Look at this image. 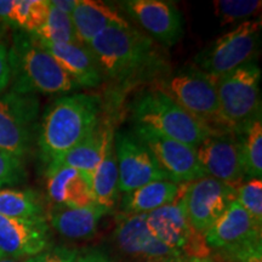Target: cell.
I'll return each mask as SVG.
<instances>
[{
    "instance_id": "6da1fadb",
    "label": "cell",
    "mask_w": 262,
    "mask_h": 262,
    "mask_svg": "<svg viewBox=\"0 0 262 262\" xmlns=\"http://www.w3.org/2000/svg\"><path fill=\"white\" fill-rule=\"evenodd\" d=\"M101 113V98L85 93L63 95L47 108L37 133L39 157L45 170L100 125Z\"/></svg>"
},
{
    "instance_id": "7a4b0ae2",
    "label": "cell",
    "mask_w": 262,
    "mask_h": 262,
    "mask_svg": "<svg viewBox=\"0 0 262 262\" xmlns=\"http://www.w3.org/2000/svg\"><path fill=\"white\" fill-rule=\"evenodd\" d=\"M88 48L93 52L102 78L118 84L152 78L164 66L155 40L131 26L106 29Z\"/></svg>"
},
{
    "instance_id": "3957f363",
    "label": "cell",
    "mask_w": 262,
    "mask_h": 262,
    "mask_svg": "<svg viewBox=\"0 0 262 262\" xmlns=\"http://www.w3.org/2000/svg\"><path fill=\"white\" fill-rule=\"evenodd\" d=\"M11 91L32 95H67L80 89L31 33L16 29L9 48Z\"/></svg>"
},
{
    "instance_id": "277c9868",
    "label": "cell",
    "mask_w": 262,
    "mask_h": 262,
    "mask_svg": "<svg viewBox=\"0 0 262 262\" xmlns=\"http://www.w3.org/2000/svg\"><path fill=\"white\" fill-rule=\"evenodd\" d=\"M134 125L145 126L196 148L210 134H216L176 104L163 91L145 90L131 103Z\"/></svg>"
},
{
    "instance_id": "5b68a950",
    "label": "cell",
    "mask_w": 262,
    "mask_h": 262,
    "mask_svg": "<svg viewBox=\"0 0 262 262\" xmlns=\"http://www.w3.org/2000/svg\"><path fill=\"white\" fill-rule=\"evenodd\" d=\"M155 89L168 95L183 111L214 133H225L221 127L228 131L220 117L216 78L195 66L166 75L155 85Z\"/></svg>"
},
{
    "instance_id": "8992f818",
    "label": "cell",
    "mask_w": 262,
    "mask_h": 262,
    "mask_svg": "<svg viewBox=\"0 0 262 262\" xmlns=\"http://www.w3.org/2000/svg\"><path fill=\"white\" fill-rule=\"evenodd\" d=\"M261 70L250 62L216 78L220 117L226 129L239 133L261 117Z\"/></svg>"
},
{
    "instance_id": "52a82bcc",
    "label": "cell",
    "mask_w": 262,
    "mask_h": 262,
    "mask_svg": "<svg viewBox=\"0 0 262 262\" xmlns=\"http://www.w3.org/2000/svg\"><path fill=\"white\" fill-rule=\"evenodd\" d=\"M261 42V21L248 19L217 38L194 58V66L219 78L242 66L255 62Z\"/></svg>"
},
{
    "instance_id": "ba28073f",
    "label": "cell",
    "mask_w": 262,
    "mask_h": 262,
    "mask_svg": "<svg viewBox=\"0 0 262 262\" xmlns=\"http://www.w3.org/2000/svg\"><path fill=\"white\" fill-rule=\"evenodd\" d=\"M146 222L157 241L179 253L187 262L210 260L211 249L206 244L204 234L193 227L186 215L181 189L171 204L146 214Z\"/></svg>"
},
{
    "instance_id": "9c48e42d",
    "label": "cell",
    "mask_w": 262,
    "mask_h": 262,
    "mask_svg": "<svg viewBox=\"0 0 262 262\" xmlns=\"http://www.w3.org/2000/svg\"><path fill=\"white\" fill-rule=\"evenodd\" d=\"M39 98L37 95L10 90L0 95V150L24 159L38 133Z\"/></svg>"
},
{
    "instance_id": "30bf717a",
    "label": "cell",
    "mask_w": 262,
    "mask_h": 262,
    "mask_svg": "<svg viewBox=\"0 0 262 262\" xmlns=\"http://www.w3.org/2000/svg\"><path fill=\"white\" fill-rule=\"evenodd\" d=\"M181 198L188 221L205 234L237 199V189L219 180L205 178L181 183Z\"/></svg>"
},
{
    "instance_id": "8fae6325",
    "label": "cell",
    "mask_w": 262,
    "mask_h": 262,
    "mask_svg": "<svg viewBox=\"0 0 262 262\" xmlns=\"http://www.w3.org/2000/svg\"><path fill=\"white\" fill-rule=\"evenodd\" d=\"M119 192L127 193L147 183L168 180L155 156L133 131H117L113 139Z\"/></svg>"
},
{
    "instance_id": "7c38bea8",
    "label": "cell",
    "mask_w": 262,
    "mask_h": 262,
    "mask_svg": "<svg viewBox=\"0 0 262 262\" xmlns=\"http://www.w3.org/2000/svg\"><path fill=\"white\" fill-rule=\"evenodd\" d=\"M133 133L148 147L169 181L181 185L205 178L195 148L145 126L135 125Z\"/></svg>"
},
{
    "instance_id": "4fadbf2b",
    "label": "cell",
    "mask_w": 262,
    "mask_h": 262,
    "mask_svg": "<svg viewBox=\"0 0 262 262\" xmlns=\"http://www.w3.org/2000/svg\"><path fill=\"white\" fill-rule=\"evenodd\" d=\"M195 153L205 176L235 189L243 183L245 175L237 134L231 131L210 134L196 147Z\"/></svg>"
},
{
    "instance_id": "5bb4252c",
    "label": "cell",
    "mask_w": 262,
    "mask_h": 262,
    "mask_svg": "<svg viewBox=\"0 0 262 262\" xmlns=\"http://www.w3.org/2000/svg\"><path fill=\"white\" fill-rule=\"evenodd\" d=\"M113 237L118 248L131 257L149 262H187L153 237L147 227L146 214H118Z\"/></svg>"
},
{
    "instance_id": "9a60e30c",
    "label": "cell",
    "mask_w": 262,
    "mask_h": 262,
    "mask_svg": "<svg viewBox=\"0 0 262 262\" xmlns=\"http://www.w3.org/2000/svg\"><path fill=\"white\" fill-rule=\"evenodd\" d=\"M120 6L153 40L170 48L181 40L185 21L178 6L165 0H126Z\"/></svg>"
},
{
    "instance_id": "2e32d148",
    "label": "cell",
    "mask_w": 262,
    "mask_h": 262,
    "mask_svg": "<svg viewBox=\"0 0 262 262\" xmlns=\"http://www.w3.org/2000/svg\"><path fill=\"white\" fill-rule=\"evenodd\" d=\"M51 247L47 219H14L0 215V251L8 257L34 256Z\"/></svg>"
},
{
    "instance_id": "e0dca14e",
    "label": "cell",
    "mask_w": 262,
    "mask_h": 262,
    "mask_svg": "<svg viewBox=\"0 0 262 262\" xmlns=\"http://www.w3.org/2000/svg\"><path fill=\"white\" fill-rule=\"evenodd\" d=\"M214 250H226L261 239V226L253 220L237 201L232 202L217 221L204 234Z\"/></svg>"
},
{
    "instance_id": "ac0fdd59",
    "label": "cell",
    "mask_w": 262,
    "mask_h": 262,
    "mask_svg": "<svg viewBox=\"0 0 262 262\" xmlns=\"http://www.w3.org/2000/svg\"><path fill=\"white\" fill-rule=\"evenodd\" d=\"M45 175L48 195L57 206L84 208L95 203L90 173L61 166L45 172Z\"/></svg>"
},
{
    "instance_id": "d6986e66",
    "label": "cell",
    "mask_w": 262,
    "mask_h": 262,
    "mask_svg": "<svg viewBox=\"0 0 262 262\" xmlns=\"http://www.w3.org/2000/svg\"><path fill=\"white\" fill-rule=\"evenodd\" d=\"M111 212L113 210L96 203L84 208L56 205L49 212V222L62 237L71 241H85L94 237L100 221Z\"/></svg>"
},
{
    "instance_id": "ffe728a7",
    "label": "cell",
    "mask_w": 262,
    "mask_h": 262,
    "mask_svg": "<svg viewBox=\"0 0 262 262\" xmlns=\"http://www.w3.org/2000/svg\"><path fill=\"white\" fill-rule=\"evenodd\" d=\"M71 18L78 40L84 45L108 28L130 26L114 6L95 0H78Z\"/></svg>"
},
{
    "instance_id": "44dd1931",
    "label": "cell",
    "mask_w": 262,
    "mask_h": 262,
    "mask_svg": "<svg viewBox=\"0 0 262 262\" xmlns=\"http://www.w3.org/2000/svg\"><path fill=\"white\" fill-rule=\"evenodd\" d=\"M41 45L79 88H97L102 83V74L88 45H54L48 42H41Z\"/></svg>"
},
{
    "instance_id": "7402d4cb",
    "label": "cell",
    "mask_w": 262,
    "mask_h": 262,
    "mask_svg": "<svg viewBox=\"0 0 262 262\" xmlns=\"http://www.w3.org/2000/svg\"><path fill=\"white\" fill-rule=\"evenodd\" d=\"M114 130L113 127L107 126L104 135L102 156L97 166L91 172V192L96 204L113 210L119 196V187H118V164L114 152Z\"/></svg>"
},
{
    "instance_id": "603a6c76",
    "label": "cell",
    "mask_w": 262,
    "mask_h": 262,
    "mask_svg": "<svg viewBox=\"0 0 262 262\" xmlns=\"http://www.w3.org/2000/svg\"><path fill=\"white\" fill-rule=\"evenodd\" d=\"M181 186L169 180H159L124 193L122 209L125 214H149L171 204L180 195Z\"/></svg>"
},
{
    "instance_id": "cb8c5ba5",
    "label": "cell",
    "mask_w": 262,
    "mask_h": 262,
    "mask_svg": "<svg viewBox=\"0 0 262 262\" xmlns=\"http://www.w3.org/2000/svg\"><path fill=\"white\" fill-rule=\"evenodd\" d=\"M106 130L107 126H102L100 124L86 139L81 141L79 145L72 148L70 152L66 153L55 165L45 170V172L64 166V168L79 170L81 172L91 175L102 156Z\"/></svg>"
},
{
    "instance_id": "d4e9b609",
    "label": "cell",
    "mask_w": 262,
    "mask_h": 262,
    "mask_svg": "<svg viewBox=\"0 0 262 262\" xmlns=\"http://www.w3.org/2000/svg\"><path fill=\"white\" fill-rule=\"evenodd\" d=\"M0 215L14 219L44 217V206L37 192L32 189H0Z\"/></svg>"
},
{
    "instance_id": "484cf974",
    "label": "cell",
    "mask_w": 262,
    "mask_h": 262,
    "mask_svg": "<svg viewBox=\"0 0 262 262\" xmlns=\"http://www.w3.org/2000/svg\"><path fill=\"white\" fill-rule=\"evenodd\" d=\"M235 134V133H234ZM241 143L245 179H261L262 175V123L257 117L237 133Z\"/></svg>"
},
{
    "instance_id": "4316f807",
    "label": "cell",
    "mask_w": 262,
    "mask_h": 262,
    "mask_svg": "<svg viewBox=\"0 0 262 262\" xmlns=\"http://www.w3.org/2000/svg\"><path fill=\"white\" fill-rule=\"evenodd\" d=\"M41 42L54 45L80 44L77 38L71 15L64 14L51 5L49 0V15L45 25L35 33H31Z\"/></svg>"
},
{
    "instance_id": "83f0119b",
    "label": "cell",
    "mask_w": 262,
    "mask_h": 262,
    "mask_svg": "<svg viewBox=\"0 0 262 262\" xmlns=\"http://www.w3.org/2000/svg\"><path fill=\"white\" fill-rule=\"evenodd\" d=\"M49 15V0H15L14 27L35 33L45 25Z\"/></svg>"
},
{
    "instance_id": "f1b7e54d",
    "label": "cell",
    "mask_w": 262,
    "mask_h": 262,
    "mask_svg": "<svg viewBox=\"0 0 262 262\" xmlns=\"http://www.w3.org/2000/svg\"><path fill=\"white\" fill-rule=\"evenodd\" d=\"M216 15L221 19V25L242 21L260 14L262 2L260 0H220L214 3Z\"/></svg>"
},
{
    "instance_id": "f546056e",
    "label": "cell",
    "mask_w": 262,
    "mask_h": 262,
    "mask_svg": "<svg viewBox=\"0 0 262 262\" xmlns=\"http://www.w3.org/2000/svg\"><path fill=\"white\" fill-rule=\"evenodd\" d=\"M242 208L253 217L257 225H262V181L250 179L237 188V199Z\"/></svg>"
},
{
    "instance_id": "4dcf8cb0",
    "label": "cell",
    "mask_w": 262,
    "mask_h": 262,
    "mask_svg": "<svg viewBox=\"0 0 262 262\" xmlns=\"http://www.w3.org/2000/svg\"><path fill=\"white\" fill-rule=\"evenodd\" d=\"M26 169L22 159L0 150V189L25 181Z\"/></svg>"
},
{
    "instance_id": "1f68e13d",
    "label": "cell",
    "mask_w": 262,
    "mask_h": 262,
    "mask_svg": "<svg viewBox=\"0 0 262 262\" xmlns=\"http://www.w3.org/2000/svg\"><path fill=\"white\" fill-rule=\"evenodd\" d=\"M261 242L256 239L239 247L219 250L217 255L224 262H262Z\"/></svg>"
},
{
    "instance_id": "d6a6232c",
    "label": "cell",
    "mask_w": 262,
    "mask_h": 262,
    "mask_svg": "<svg viewBox=\"0 0 262 262\" xmlns=\"http://www.w3.org/2000/svg\"><path fill=\"white\" fill-rule=\"evenodd\" d=\"M79 250L73 248H67L64 245H56L45 249L44 251L34 256L27 257L26 262H75Z\"/></svg>"
},
{
    "instance_id": "836d02e7",
    "label": "cell",
    "mask_w": 262,
    "mask_h": 262,
    "mask_svg": "<svg viewBox=\"0 0 262 262\" xmlns=\"http://www.w3.org/2000/svg\"><path fill=\"white\" fill-rule=\"evenodd\" d=\"M10 79L9 48L4 41H0V95L9 86Z\"/></svg>"
},
{
    "instance_id": "e575fe53",
    "label": "cell",
    "mask_w": 262,
    "mask_h": 262,
    "mask_svg": "<svg viewBox=\"0 0 262 262\" xmlns=\"http://www.w3.org/2000/svg\"><path fill=\"white\" fill-rule=\"evenodd\" d=\"M75 262H114L108 257L106 253L100 249H90V250L79 253Z\"/></svg>"
},
{
    "instance_id": "d590c367",
    "label": "cell",
    "mask_w": 262,
    "mask_h": 262,
    "mask_svg": "<svg viewBox=\"0 0 262 262\" xmlns=\"http://www.w3.org/2000/svg\"><path fill=\"white\" fill-rule=\"evenodd\" d=\"M15 0H0V22L14 27Z\"/></svg>"
},
{
    "instance_id": "8d00e7d4",
    "label": "cell",
    "mask_w": 262,
    "mask_h": 262,
    "mask_svg": "<svg viewBox=\"0 0 262 262\" xmlns=\"http://www.w3.org/2000/svg\"><path fill=\"white\" fill-rule=\"evenodd\" d=\"M51 5L60 10V11L64 12L67 15H72L74 11L75 6L78 4V0H50Z\"/></svg>"
},
{
    "instance_id": "74e56055",
    "label": "cell",
    "mask_w": 262,
    "mask_h": 262,
    "mask_svg": "<svg viewBox=\"0 0 262 262\" xmlns=\"http://www.w3.org/2000/svg\"><path fill=\"white\" fill-rule=\"evenodd\" d=\"M6 31H8V26L3 24V22H0V41H2V39L5 37Z\"/></svg>"
},
{
    "instance_id": "f35d334b",
    "label": "cell",
    "mask_w": 262,
    "mask_h": 262,
    "mask_svg": "<svg viewBox=\"0 0 262 262\" xmlns=\"http://www.w3.org/2000/svg\"><path fill=\"white\" fill-rule=\"evenodd\" d=\"M0 262H26V260H18V258H12V257H3L0 258Z\"/></svg>"
},
{
    "instance_id": "ab89813d",
    "label": "cell",
    "mask_w": 262,
    "mask_h": 262,
    "mask_svg": "<svg viewBox=\"0 0 262 262\" xmlns=\"http://www.w3.org/2000/svg\"><path fill=\"white\" fill-rule=\"evenodd\" d=\"M3 257H6V255H4L2 251H0V258H3Z\"/></svg>"
}]
</instances>
